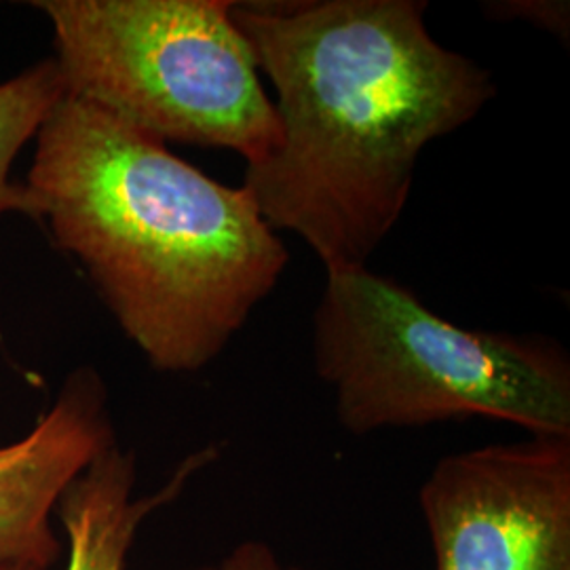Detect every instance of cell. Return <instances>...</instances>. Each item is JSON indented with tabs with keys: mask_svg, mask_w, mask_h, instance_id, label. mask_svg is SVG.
Returning <instances> with one entry per match:
<instances>
[{
	"mask_svg": "<svg viewBox=\"0 0 570 570\" xmlns=\"http://www.w3.org/2000/svg\"><path fill=\"white\" fill-rule=\"evenodd\" d=\"M419 505L435 570H570V438L449 454Z\"/></svg>",
	"mask_w": 570,
	"mask_h": 570,
	"instance_id": "cell-5",
	"label": "cell"
},
{
	"mask_svg": "<svg viewBox=\"0 0 570 570\" xmlns=\"http://www.w3.org/2000/svg\"><path fill=\"white\" fill-rule=\"evenodd\" d=\"M66 96L165 144L261 164L279 119L228 0H37Z\"/></svg>",
	"mask_w": 570,
	"mask_h": 570,
	"instance_id": "cell-4",
	"label": "cell"
},
{
	"mask_svg": "<svg viewBox=\"0 0 570 570\" xmlns=\"http://www.w3.org/2000/svg\"><path fill=\"white\" fill-rule=\"evenodd\" d=\"M0 570H42L37 567H0Z\"/></svg>",
	"mask_w": 570,
	"mask_h": 570,
	"instance_id": "cell-10",
	"label": "cell"
},
{
	"mask_svg": "<svg viewBox=\"0 0 570 570\" xmlns=\"http://www.w3.org/2000/svg\"><path fill=\"white\" fill-rule=\"evenodd\" d=\"M183 570H311L284 564L282 558L263 541H244L226 553L216 564Z\"/></svg>",
	"mask_w": 570,
	"mask_h": 570,
	"instance_id": "cell-9",
	"label": "cell"
},
{
	"mask_svg": "<svg viewBox=\"0 0 570 570\" xmlns=\"http://www.w3.org/2000/svg\"><path fill=\"white\" fill-rule=\"evenodd\" d=\"M35 140L21 183L26 216L81 263L150 366L167 374L209 366L289 261L252 195L70 96Z\"/></svg>",
	"mask_w": 570,
	"mask_h": 570,
	"instance_id": "cell-2",
	"label": "cell"
},
{
	"mask_svg": "<svg viewBox=\"0 0 570 570\" xmlns=\"http://www.w3.org/2000/svg\"><path fill=\"white\" fill-rule=\"evenodd\" d=\"M315 370L353 435L490 419L570 438V360L539 334L456 326L367 266L326 271Z\"/></svg>",
	"mask_w": 570,
	"mask_h": 570,
	"instance_id": "cell-3",
	"label": "cell"
},
{
	"mask_svg": "<svg viewBox=\"0 0 570 570\" xmlns=\"http://www.w3.org/2000/svg\"><path fill=\"white\" fill-rule=\"evenodd\" d=\"M482 11L490 20L527 21L569 42L570 4L567 0H490L482 4Z\"/></svg>",
	"mask_w": 570,
	"mask_h": 570,
	"instance_id": "cell-8",
	"label": "cell"
},
{
	"mask_svg": "<svg viewBox=\"0 0 570 570\" xmlns=\"http://www.w3.org/2000/svg\"><path fill=\"white\" fill-rule=\"evenodd\" d=\"M115 444L102 376L79 367L37 425L0 446V567L49 570L60 560L51 513L66 489Z\"/></svg>",
	"mask_w": 570,
	"mask_h": 570,
	"instance_id": "cell-6",
	"label": "cell"
},
{
	"mask_svg": "<svg viewBox=\"0 0 570 570\" xmlns=\"http://www.w3.org/2000/svg\"><path fill=\"white\" fill-rule=\"evenodd\" d=\"M63 96L66 87L53 58L0 82V218L4 214L26 216L23 184L11 180V167Z\"/></svg>",
	"mask_w": 570,
	"mask_h": 570,
	"instance_id": "cell-7",
	"label": "cell"
},
{
	"mask_svg": "<svg viewBox=\"0 0 570 570\" xmlns=\"http://www.w3.org/2000/svg\"><path fill=\"white\" fill-rule=\"evenodd\" d=\"M425 0L233 2L275 87L279 142L242 186L326 266H367L406 209L421 153L497 96L492 72L435 41Z\"/></svg>",
	"mask_w": 570,
	"mask_h": 570,
	"instance_id": "cell-1",
	"label": "cell"
}]
</instances>
